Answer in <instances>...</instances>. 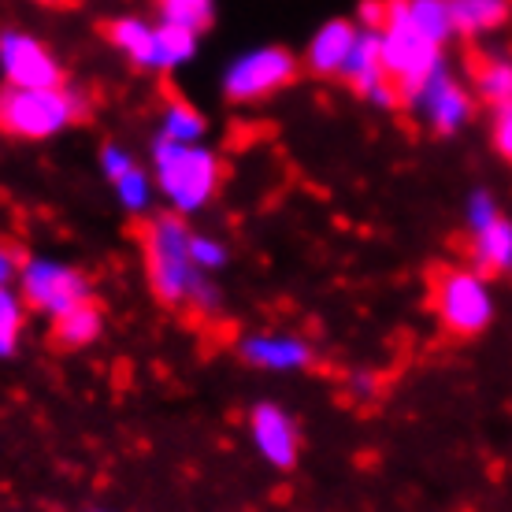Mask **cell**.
Wrapping results in <instances>:
<instances>
[{
	"mask_svg": "<svg viewBox=\"0 0 512 512\" xmlns=\"http://www.w3.org/2000/svg\"><path fill=\"white\" fill-rule=\"evenodd\" d=\"M401 104H405L431 134H442V138L461 134L475 116V93L449 71V64L435 67Z\"/></svg>",
	"mask_w": 512,
	"mask_h": 512,
	"instance_id": "8",
	"label": "cell"
},
{
	"mask_svg": "<svg viewBox=\"0 0 512 512\" xmlns=\"http://www.w3.org/2000/svg\"><path fill=\"white\" fill-rule=\"evenodd\" d=\"M141 256H145V275L153 294L171 308H193L201 316L219 312V286L212 275L193 264L190 242L193 231L186 216L179 212H160L149 216L141 227Z\"/></svg>",
	"mask_w": 512,
	"mask_h": 512,
	"instance_id": "1",
	"label": "cell"
},
{
	"mask_svg": "<svg viewBox=\"0 0 512 512\" xmlns=\"http://www.w3.org/2000/svg\"><path fill=\"white\" fill-rule=\"evenodd\" d=\"M383 60H386L390 78H394V86L401 90V101H405V97H409L435 67L446 64L442 45H435L420 26L412 23L409 4H405V0H386Z\"/></svg>",
	"mask_w": 512,
	"mask_h": 512,
	"instance_id": "5",
	"label": "cell"
},
{
	"mask_svg": "<svg viewBox=\"0 0 512 512\" xmlns=\"http://www.w3.org/2000/svg\"><path fill=\"white\" fill-rule=\"evenodd\" d=\"M197 52V34L175 23H156V71H175L190 64Z\"/></svg>",
	"mask_w": 512,
	"mask_h": 512,
	"instance_id": "20",
	"label": "cell"
},
{
	"mask_svg": "<svg viewBox=\"0 0 512 512\" xmlns=\"http://www.w3.org/2000/svg\"><path fill=\"white\" fill-rule=\"evenodd\" d=\"M446 4L453 34H461V38H479V34L501 30L512 19V0H446Z\"/></svg>",
	"mask_w": 512,
	"mask_h": 512,
	"instance_id": "18",
	"label": "cell"
},
{
	"mask_svg": "<svg viewBox=\"0 0 512 512\" xmlns=\"http://www.w3.org/2000/svg\"><path fill=\"white\" fill-rule=\"evenodd\" d=\"M490 138H494V149H498L505 160L512 164V101L494 108V119H490Z\"/></svg>",
	"mask_w": 512,
	"mask_h": 512,
	"instance_id": "27",
	"label": "cell"
},
{
	"mask_svg": "<svg viewBox=\"0 0 512 512\" xmlns=\"http://www.w3.org/2000/svg\"><path fill=\"white\" fill-rule=\"evenodd\" d=\"M342 82H346L357 97L379 104V108H397V104H401V90H397L390 71H386L383 34H379V30H360L357 34V45L349 52Z\"/></svg>",
	"mask_w": 512,
	"mask_h": 512,
	"instance_id": "10",
	"label": "cell"
},
{
	"mask_svg": "<svg viewBox=\"0 0 512 512\" xmlns=\"http://www.w3.org/2000/svg\"><path fill=\"white\" fill-rule=\"evenodd\" d=\"M90 116V97L78 86H52V90H0V134L15 141H45L75 127Z\"/></svg>",
	"mask_w": 512,
	"mask_h": 512,
	"instance_id": "3",
	"label": "cell"
},
{
	"mask_svg": "<svg viewBox=\"0 0 512 512\" xmlns=\"http://www.w3.org/2000/svg\"><path fill=\"white\" fill-rule=\"evenodd\" d=\"M19 294H23L26 308L56 320L82 301H90L93 286L86 279V271H78L75 264L52 260V256H30L19 271Z\"/></svg>",
	"mask_w": 512,
	"mask_h": 512,
	"instance_id": "7",
	"label": "cell"
},
{
	"mask_svg": "<svg viewBox=\"0 0 512 512\" xmlns=\"http://www.w3.org/2000/svg\"><path fill=\"white\" fill-rule=\"evenodd\" d=\"M112 190H116V201L127 208L130 216H145V212L153 208L156 182H153V175H149V171H145L141 164H134L130 171H123V175L112 182Z\"/></svg>",
	"mask_w": 512,
	"mask_h": 512,
	"instance_id": "21",
	"label": "cell"
},
{
	"mask_svg": "<svg viewBox=\"0 0 512 512\" xmlns=\"http://www.w3.org/2000/svg\"><path fill=\"white\" fill-rule=\"evenodd\" d=\"M0 71L8 86L19 90H52L64 86V67L26 30H0Z\"/></svg>",
	"mask_w": 512,
	"mask_h": 512,
	"instance_id": "9",
	"label": "cell"
},
{
	"mask_svg": "<svg viewBox=\"0 0 512 512\" xmlns=\"http://www.w3.org/2000/svg\"><path fill=\"white\" fill-rule=\"evenodd\" d=\"M238 357L256 372L294 375L316 364V349L301 334H245L238 342Z\"/></svg>",
	"mask_w": 512,
	"mask_h": 512,
	"instance_id": "12",
	"label": "cell"
},
{
	"mask_svg": "<svg viewBox=\"0 0 512 512\" xmlns=\"http://www.w3.org/2000/svg\"><path fill=\"white\" fill-rule=\"evenodd\" d=\"M49 334L56 349H86L104 334V312L90 297V301L75 305L71 312H64V316L49 320Z\"/></svg>",
	"mask_w": 512,
	"mask_h": 512,
	"instance_id": "17",
	"label": "cell"
},
{
	"mask_svg": "<svg viewBox=\"0 0 512 512\" xmlns=\"http://www.w3.org/2000/svg\"><path fill=\"white\" fill-rule=\"evenodd\" d=\"M475 101L501 108L512 101V52H479L472 60Z\"/></svg>",
	"mask_w": 512,
	"mask_h": 512,
	"instance_id": "16",
	"label": "cell"
},
{
	"mask_svg": "<svg viewBox=\"0 0 512 512\" xmlns=\"http://www.w3.org/2000/svg\"><path fill=\"white\" fill-rule=\"evenodd\" d=\"M101 30H104V38L112 41L134 67L156 71V26L153 23L134 19V15H123V19H108Z\"/></svg>",
	"mask_w": 512,
	"mask_h": 512,
	"instance_id": "15",
	"label": "cell"
},
{
	"mask_svg": "<svg viewBox=\"0 0 512 512\" xmlns=\"http://www.w3.org/2000/svg\"><path fill=\"white\" fill-rule=\"evenodd\" d=\"M379 390H383V379L375 372H368V368H360V372L349 375V394L357 397V401H372Z\"/></svg>",
	"mask_w": 512,
	"mask_h": 512,
	"instance_id": "29",
	"label": "cell"
},
{
	"mask_svg": "<svg viewBox=\"0 0 512 512\" xmlns=\"http://www.w3.org/2000/svg\"><path fill=\"white\" fill-rule=\"evenodd\" d=\"M360 26L353 19H331L323 23L305 49V71L316 78H342L346 60L353 45H357Z\"/></svg>",
	"mask_w": 512,
	"mask_h": 512,
	"instance_id": "13",
	"label": "cell"
},
{
	"mask_svg": "<svg viewBox=\"0 0 512 512\" xmlns=\"http://www.w3.org/2000/svg\"><path fill=\"white\" fill-rule=\"evenodd\" d=\"M353 23H357L360 30H379V34H383V26H386V0H360L357 19H353Z\"/></svg>",
	"mask_w": 512,
	"mask_h": 512,
	"instance_id": "28",
	"label": "cell"
},
{
	"mask_svg": "<svg viewBox=\"0 0 512 512\" xmlns=\"http://www.w3.org/2000/svg\"><path fill=\"white\" fill-rule=\"evenodd\" d=\"M468 264L483 275L512 279V219L501 212L483 227L468 231Z\"/></svg>",
	"mask_w": 512,
	"mask_h": 512,
	"instance_id": "14",
	"label": "cell"
},
{
	"mask_svg": "<svg viewBox=\"0 0 512 512\" xmlns=\"http://www.w3.org/2000/svg\"><path fill=\"white\" fill-rule=\"evenodd\" d=\"M138 164L134 160V153H130L127 145H119V141H104L101 145V171L108 182H116L123 171H130V167Z\"/></svg>",
	"mask_w": 512,
	"mask_h": 512,
	"instance_id": "26",
	"label": "cell"
},
{
	"mask_svg": "<svg viewBox=\"0 0 512 512\" xmlns=\"http://www.w3.org/2000/svg\"><path fill=\"white\" fill-rule=\"evenodd\" d=\"M26 256L15 249L12 242H0V286H12V279H19Z\"/></svg>",
	"mask_w": 512,
	"mask_h": 512,
	"instance_id": "30",
	"label": "cell"
},
{
	"mask_svg": "<svg viewBox=\"0 0 512 512\" xmlns=\"http://www.w3.org/2000/svg\"><path fill=\"white\" fill-rule=\"evenodd\" d=\"M153 160V182L156 190L164 193V201L171 205V212L179 216H193L212 201L223 182V164L219 156L208 149L205 141H167L156 138L149 149Z\"/></svg>",
	"mask_w": 512,
	"mask_h": 512,
	"instance_id": "2",
	"label": "cell"
},
{
	"mask_svg": "<svg viewBox=\"0 0 512 512\" xmlns=\"http://www.w3.org/2000/svg\"><path fill=\"white\" fill-rule=\"evenodd\" d=\"M208 134V119L193 108L190 101H182V97H167L164 108H160V134L156 138H167V141H205Z\"/></svg>",
	"mask_w": 512,
	"mask_h": 512,
	"instance_id": "19",
	"label": "cell"
},
{
	"mask_svg": "<svg viewBox=\"0 0 512 512\" xmlns=\"http://www.w3.org/2000/svg\"><path fill=\"white\" fill-rule=\"evenodd\" d=\"M41 8H52V12H67V8H78L82 0H34Z\"/></svg>",
	"mask_w": 512,
	"mask_h": 512,
	"instance_id": "31",
	"label": "cell"
},
{
	"mask_svg": "<svg viewBox=\"0 0 512 512\" xmlns=\"http://www.w3.org/2000/svg\"><path fill=\"white\" fill-rule=\"evenodd\" d=\"M160 23L186 26L193 34H205L208 26L216 23V4L212 0H156Z\"/></svg>",
	"mask_w": 512,
	"mask_h": 512,
	"instance_id": "22",
	"label": "cell"
},
{
	"mask_svg": "<svg viewBox=\"0 0 512 512\" xmlns=\"http://www.w3.org/2000/svg\"><path fill=\"white\" fill-rule=\"evenodd\" d=\"M26 320V301L19 290L0 286V357H12L19 349V331Z\"/></svg>",
	"mask_w": 512,
	"mask_h": 512,
	"instance_id": "24",
	"label": "cell"
},
{
	"mask_svg": "<svg viewBox=\"0 0 512 512\" xmlns=\"http://www.w3.org/2000/svg\"><path fill=\"white\" fill-rule=\"evenodd\" d=\"M190 253H193V264L205 271V275H216L231 264V253H227V245L212 238V234H197L193 231V242H190Z\"/></svg>",
	"mask_w": 512,
	"mask_h": 512,
	"instance_id": "25",
	"label": "cell"
},
{
	"mask_svg": "<svg viewBox=\"0 0 512 512\" xmlns=\"http://www.w3.org/2000/svg\"><path fill=\"white\" fill-rule=\"evenodd\" d=\"M301 75V64L290 49L282 45H264V49H249L238 60L227 64L223 71V97L231 104H256L268 101L286 86H294Z\"/></svg>",
	"mask_w": 512,
	"mask_h": 512,
	"instance_id": "6",
	"label": "cell"
},
{
	"mask_svg": "<svg viewBox=\"0 0 512 512\" xmlns=\"http://www.w3.org/2000/svg\"><path fill=\"white\" fill-rule=\"evenodd\" d=\"M249 438H253V449L279 472H290L301 457V435H297L294 416L271 401H260L253 412H249Z\"/></svg>",
	"mask_w": 512,
	"mask_h": 512,
	"instance_id": "11",
	"label": "cell"
},
{
	"mask_svg": "<svg viewBox=\"0 0 512 512\" xmlns=\"http://www.w3.org/2000/svg\"><path fill=\"white\" fill-rule=\"evenodd\" d=\"M409 4L412 23L420 26L427 38L446 49V41L453 38V19H449L446 0H405Z\"/></svg>",
	"mask_w": 512,
	"mask_h": 512,
	"instance_id": "23",
	"label": "cell"
},
{
	"mask_svg": "<svg viewBox=\"0 0 512 512\" xmlns=\"http://www.w3.org/2000/svg\"><path fill=\"white\" fill-rule=\"evenodd\" d=\"M431 305L453 338H475L494 323V290L472 264H446L431 275Z\"/></svg>",
	"mask_w": 512,
	"mask_h": 512,
	"instance_id": "4",
	"label": "cell"
}]
</instances>
